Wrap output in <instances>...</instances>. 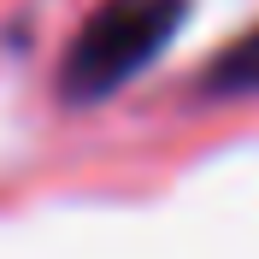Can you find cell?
Returning a JSON list of instances; mask_svg holds the SVG:
<instances>
[{"label":"cell","mask_w":259,"mask_h":259,"mask_svg":"<svg viewBox=\"0 0 259 259\" xmlns=\"http://www.w3.org/2000/svg\"><path fill=\"white\" fill-rule=\"evenodd\" d=\"M183 0H106L89 24L77 30L65 53V95L71 100H106L118 95L147 59H159L165 41L183 24Z\"/></svg>","instance_id":"cell-1"},{"label":"cell","mask_w":259,"mask_h":259,"mask_svg":"<svg viewBox=\"0 0 259 259\" xmlns=\"http://www.w3.org/2000/svg\"><path fill=\"white\" fill-rule=\"evenodd\" d=\"M206 89L212 95H259V30L242 35V41L206 71Z\"/></svg>","instance_id":"cell-2"}]
</instances>
